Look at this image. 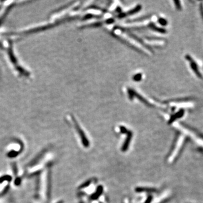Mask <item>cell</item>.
I'll use <instances>...</instances> for the list:
<instances>
[{
  "label": "cell",
  "mask_w": 203,
  "mask_h": 203,
  "mask_svg": "<svg viewBox=\"0 0 203 203\" xmlns=\"http://www.w3.org/2000/svg\"><path fill=\"white\" fill-rule=\"evenodd\" d=\"M6 45L7 47L5 48V50L6 51L7 58L13 68L14 69L15 71L17 72V73L19 76H28L29 73L28 70H25L24 67L21 64L17 56L15 54L13 44L10 42H9L6 43Z\"/></svg>",
  "instance_id": "6da1fadb"
}]
</instances>
